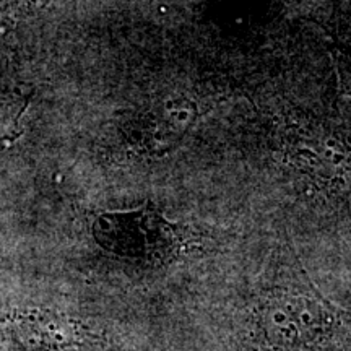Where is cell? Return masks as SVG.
<instances>
[{
  "label": "cell",
  "mask_w": 351,
  "mask_h": 351,
  "mask_svg": "<svg viewBox=\"0 0 351 351\" xmlns=\"http://www.w3.org/2000/svg\"><path fill=\"white\" fill-rule=\"evenodd\" d=\"M47 0H0V21H16L44 7Z\"/></svg>",
  "instance_id": "3"
},
{
  "label": "cell",
  "mask_w": 351,
  "mask_h": 351,
  "mask_svg": "<svg viewBox=\"0 0 351 351\" xmlns=\"http://www.w3.org/2000/svg\"><path fill=\"white\" fill-rule=\"evenodd\" d=\"M23 335L29 348L36 351H64L83 341L80 328L49 314L26 319Z\"/></svg>",
  "instance_id": "2"
},
{
  "label": "cell",
  "mask_w": 351,
  "mask_h": 351,
  "mask_svg": "<svg viewBox=\"0 0 351 351\" xmlns=\"http://www.w3.org/2000/svg\"><path fill=\"white\" fill-rule=\"evenodd\" d=\"M93 236L111 254L145 263H165L181 247L178 228L152 207L99 215Z\"/></svg>",
  "instance_id": "1"
}]
</instances>
